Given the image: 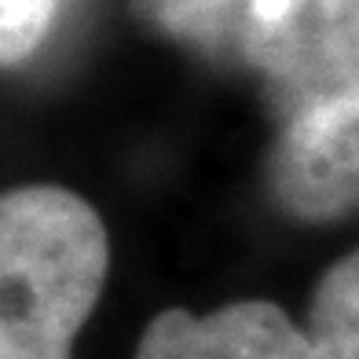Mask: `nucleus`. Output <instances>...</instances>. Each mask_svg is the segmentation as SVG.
<instances>
[{"instance_id": "obj_1", "label": "nucleus", "mask_w": 359, "mask_h": 359, "mask_svg": "<svg viewBox=\"0 0 359 359\" xmlns=\"http://www.w3.org/2000/svg\"><path fill=\"white\" fill-rule=\"evenodd\" d=\"M110 275L95 205L59 184L0 191V359H74Z\"/></svg>"}, {"instance_id": "obj_3", "label": "nucleus", "mask_w": 359, "mask_h": 359, "mask_svg": "<svg viewBox=\"0 0 359 359\" xmlns=\"http://www.w3.org/2000/svg\"><path fill=\"white\" fill-rule=\"evenodd\" d=\"M279 121L268 151L271 202L304 224L359 213V77Z\"/></svg>"}, {"instance_id": "obj_6", "label": "nucleus", "mask_w": 359, "mask_h": 359, "mask_svg": "<svg viewBox=\"0 0 359 359\" xmlns=\"http://www.w3.org/2000/svg\"><path fill=\"white\" fill-rule=\"evenodd\" d=\"M59 0H0V67H19L44 44Z\"/></svg>"}, {"instance_id": "obj_2", "label": "nucleus", "mask_w": 359, "mask_h": 359, "mask_svg": "<svg viewBox=\"0 0 359 359\" xmlns=\"http://www.w3.org/2000/svg\"><path fill=\"white\" fill-rule=\"evenodd\" d=\"M165 34L227 55L268 85L275 114L359 77V0H133Z\"/></svg>"}, {"instance_id": "obj_4", "label": "nucleus", "mask_w": 359, "mask_h": 359, "mask_svg": "<svg viewBox=\"0 0 359 359\" xmlns=\"http://www.w3.org/2000/svg\"><path fill=\"white\" fill-rule=\"evenodd\" d=\"M136 359H316L297 323L271 301H235L194 316L158 312L136 345Z\"/></svg>"}, {"instance_id": "obj_5", "label": "nucleus", "mask_w": 359, "mask_h": 359, "mask_svg": "<svg viewBox=\"0 0 359 359\" xmlns=\"http://www.w3.org/2000/svg\"><path fill=\"white\" fill-rule=\"evenodd\" d=\"M304 337L316 359H359V250L334 260L316 283Z\"/></svg>"}]
</instances>
